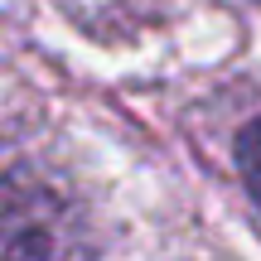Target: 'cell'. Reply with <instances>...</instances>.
<instances>
[{"label":"cell","instance_id":"6da1fadb","mask_svg":"<svg viewBox=\"0 0 261 261\" xmlns=\"http://www.w3.org/2000/svg\"><path fill=\"white\" fill-rule=\"evenodd\" d=\"M0 261H97L87 213L39 169L0 179Z\"/></svg>","mask_w":261,"mask_h":261},{"label":"cell","instance_id":"7a4b0ae2","mask_svg":"<svg viewBox=\"0 0 261 261\" xmlns=\"http://www.w3.org/2000/svg\"><path fill=\"white\" fill-rule=\"evenodd\" d=\"M237 165H242V179L252 189V198L261 203V121H252L237 140Z\"/></svg>","mask_w":261,"mask_h":261}]
</instances>
